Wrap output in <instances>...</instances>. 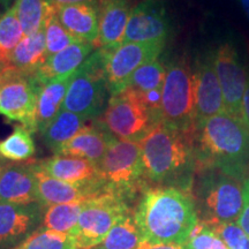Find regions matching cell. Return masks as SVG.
<instances>
[{"instance_id":"9a60e30c","label":"cell","mask_w":249,"mask_h":249,"mask_svg":"<svg viewBox=\"0 0 249 249\" xmlns=\"http://www.w3.org/2000/svg\"><path fill=\"white\" fill-rule=\"evenodd\" d=\"M44 205L0 202V249H13L42 225Z\"/></svg>"},{"instance_id":"e575fe53","label":"cell","mask_w":249,"mask_h":249,"mask_svg":"<svg viewBox=\"0 0 249 249\" xmlns=\"http://www.w3.org/2000/svg\"><path fill=\"white\" fill-rule=\"evenodd\" d=\"M229 249H249V235L236 222L208 225Z\"/></svg>"},{"instance_id":"cb8c5ba5","label":"cell","mask_w":249,"mask_h":249,"mask_svg":"<svg viewBox=\"0 0 249 249\" xmlns=\"http://www.w3.org/2000/svg\"><path fill=\"white\" fill-rule=\"evenodd\" d=\"M74 74L59 77L40 88L37 101L36 132L42 133L61 111Z\"/></svg>"},{"instance_id":"7c38bea8","label":"cell","mask_w":249,"mask_h":249,"mask_svg":"<svg viewBox=\"0 0 249 249\" xmlns=\"http://www.w3.org/2000/svg\"><path fill=\"white\" fill-rule=\"evenodd\" d=\"M164 44L126 43L112 51H104V71L110 93L123 90L126 81L138 68L158 59Z\"/></svg>"},{"instance_id":"d590c367","label":"cell","mask_w":249,"mask_h":249,"mask_svg":"<svg viewBox=\"0 0 249 249\" xmlns=\"http://www.w3.org/2000/svg\"><path fill=\"white\" fill-rule=\"evenodd\" d=\"M242 196H244V203H242L240 216L236 223L249 235V177L242 182Z\"/></svg>"},{"instance_id":"836d02e7","label":"cell","mask_w":249,"mask_h":249,"mask_svg":"<svg viewBox=\"0 0 249 249\" xmlns=\"http://www.w3.org/2000/svg\"><path fill=\"white\" fill-rule=\"evenodd\" d=\"M185 247L187 249H229L222 239L201 220L193 230Z\"/></svg>"},{"instance_id":"6da1fadb","label":"cell","mask_w":249,"mask_h":249,"mask_svg":"<svg viewBox=\"0 0 249 249\" xmlns=\"http://www.w3.org/2000/svg\"><path fill=\"white\" fill-rule=\"evenodd\" d=\"M134 216L143 241L149 244L185 245L198 223L191 193L174 187H148Z\"/></svg>"},{"instance_id":"83f0119b","label":"cell","mask_w":249,"mask_h":249,"mask_svg":"<svg viewBox=\"0 0 249 249\" xmlns=\"http://www.w3.org/2000/svg\"><path fill=\"white\" fill-rule=\"evenodd\" d=\"M23 37L24 33L14 4L0 15V62L8 65L9 58Z\"/></svg>"},{"instance_id":"5bb4252c","label":"cell","mask_w":249,"mask_h":249,"mask_svg":"<svg viewBox=\"0 0 249 249\" xmlns=\"http://www.w3.org/2000/svg\"><path fill=\"white\" fill-rule=\"evenodd\" d=\"M195 87V129L211 117L225 113V104L219 80L213 64V52L196 61Z\"/></svg>"},{"instance_id":"5b68a950","label":"cell","mask_w":249,"mask_h":249,"mask_svg":"<svg viewBox=\"0 0 249 249\" xmlns=\"http://www.w3.org/2000/svg\"><path fill=\"white\" fill-rule=\"evenodd\" d=\"M98 169L110 193L119 196L128 204L138 193L142 195L148 188L139 142L124 141L111 135Z\"/></svg>"},{"instance_id":"b9f144b4","label":"cell","mask_w":249,"mask_h":249,"mask_svg":"<svg viewBox=\"0 0 249 249\" xmlns=\"http://www.w3.org/2000/svg\"><path fill=\"white\" fill-rule=\"evenodd\" d=\"M12 2H13V0H0V5L5 6V7H8Z\"/></svg>"},{"instance_id":"4316f807","label":"cell","mask_w":249,"mask_h":249,"mask_svg":"<svg viewBox=\"0 0 249 249\" xmlns=\"http://www.w3.org/2000/svg\"><path fill=\"white\" fill-rule=\"evenodd\" d=\"M87 201L50 205L44 211V217H43L40 227L49 231L71 234L79 220Z\"/></svg>"},{"instance_id":"7bdbcfd3","label":"cell","mask_w":249,"mask_h":249,"mask_svg":"<svg viewBox=\"0 0 249 249\" xmlns=\"http://www.w3.org/2000/svg\"><path fill=\"white\" fill-rule=\"evenodd\" d=\"M6 66H7V64H5V62H0V73H1L2 70H4Z\"/></svg>"},{"instance_id":"f546056e","label":"cell","mask_w":249,"mask_h":249,"mask_svg":"<svg viewBox=\"0 0 249 249\" xmlns=\"http://www.w3.org/2000/svg\"><path fill=\"white\" fill-rule=\"evenodd\" d=\"M167 67L163 62L155 59L138 68L129 79L126 81L124 88H132L136 91L145 92L154 89L163 88Z\"/></svg>"},{"instance_id":"44dd1931","label":"cell","mask_w":249,"mask_h":249,"mask_svg":"<svg viewBox=\"0 0 249 249\" xmlns=\"http://www.w3.org/2000/svg\"><path fill=\"white\" fill-rule=\"evenodd\" d=\"M95 50L96 48L92 43L81 40L58 53L49 55L45 64L35 74L36 80L43 87L59 77L76 73Z\"/></svg>"},{"instance_id":"d4e9b609","label":"cell","mask_w":249,"mask_h":249,"mask_svg":"<svg viewBox=\"0 0 249 249\" xmlns=\"http://www.w3.org/2000/svg\"><path fill=\"white\" fill-rule=\"evenodd\" d=\"M88 120V118L61 108L54 119L42 132L46 147L55 152L65 143L73 139L86 126Z\"/></svg>"},{"instance_id":"7402d4cb","label":"cell","mask_w":249,"mask_h":249,"mask_svg":"<svg viewBox=\"0 0 249 249\" xmlns=\"http://www.w3.org/2000/svg\"><path fill=\"white\" fill-rule=\"evenodd\" d=\"M36 163L50 177L65 182L86 183L103 179L98 166L83 158L54 155Z\"/></svg>"},{"instance_id":"8992f818","label":"cell","mask_w":249,"mask_h":249,"mask_svg":"<svg viewBox=\"0 0 249 249\" xmlns=\"http://www.w3.org/2000/svg\"><path fill=\"white\" fill-rule=\"evenodd\" d=\"M161 123L187 134L195 130L194 71L185 59L167 66L161 88Z\"/></svg>"},{"instance_id":"603a6c76","label":"cell","mask_w":249,"mask_h":249,"mask_svg":"<svg viewBox=\"0 0 249 249\" xmlns=\"http://www.w3.org/2000/svg\"><path fill=\"white\" fill-rule=\"evenodd\" d=\"M48 58L45 29L43 26L33 35H24L9 58L8 65L28 75H35Z\"/></svg>"},{"instance_id":"74e56055","label":"cell","mask_w":249,"mask_h":249,"mask_svg":"<svg viewBox=\"0 0 249 249\" xmlns=\"http://www.w3.org/2000/svg\"><path fill=\"white\" fill-rule=\"evenodd\" d=\"M241 120L249 129V79H248L247 88H246V91L244 93V98H242Z\"/></svg>"},{"instance_id":"9c48e42d","label":"cell","mask_w":249,"mask_h":249,"mask_svg":"<svg viewBox=\"0 0 249 249\" xmlns=\"http://www.w3.org/2000/svg\"><path fill=\"white\" fill-rule=\"evenodd\" d=\"M130 210L126 201L112 193L87 201L71 232L77 249H93L101 245L113 226Z\"/></svg>"},{"instance_id":"7a4b0ae2","label":"cell","mask_w":249,"mask_h":249,"mask_svg":"<svg viewBox=\"0 0 249 249\" xmlns=\"http://www.w3.org/2000/svg\"><path fill=\"white\" fill-rule=\"evenodd\" d=\"M139 144L148 181L191 193L197 171L193 134L171 128L160 121Z\"/></svg>"},{"instance_id":"f1b7e54d","label":"cell","mask_w":249,"mask_h":249,"mask_svg":"<svg viewBox=\"0 0 249 249\" xmlns=\"http://www.w3.org/2000/svg\"><path fill=\"white\" fill-rule=\"evenodd\" d=\"M31 130L26 126H17L7 139L0 143V154L6 160L23 161L33 157L36 145L31 136Z\"/></svg>"},{"instance_id":"60d3db41","label":"cell","mask_w":249,"mask_h":249,"mask_svg":"<svg viewBox=\"0 0 249 249\" xmlns=\"http://www.w3.org/2000/svg\"><path fill=\"white\" fill-rule=\"evenodd\" d=\"M9 163L8 161H5V160H0V176H1V173L4 172V170L7 167V165Z\"/></svg>"},{"instance_id":"e0dca14e","label":"cell","mask_w":249,"mask_h":249,"mask_svg":"<svg viewBox=\"0 0 249 249\" xmlns=\"http://www.w3.org/2000/svg\"><path fill=\"white\" fill-rule=\"evenodd\" d=\"M0 202L20 205L40 203L35 161L7 165L0 176Z\"/></svg>"},{"instance_id":"ba28073f","label":"cell","mask_w":249,"mask_h":249,"mask_svg":"<svg viewBox=\"0 0 249 249\" xmlns=\"http://www.w3.org/2000/svg\"><path fill=\"white\" fill-rule=\"evenodd\" d=\"M101 124L114 138L134 142L141 141L156 124L139 91L132 88L111 95Z\"/></svg>"},{"instance_id":"4dcf8cb0","label":"cell","mask_w":249,"mask_h":249,"mask_svg":"<svg viewBox=\"0 0 249 249\" xmlns=\"http://www.w3.org/2000/svg\"><path fill=\"white\" fill-rule=\"evenodd\" d=\"M44 29L46 50H48L49 55L58 53L74 43L81 42L79 38L71 35L70 31L62 26L57 15L55 7L50 2L44 18Z\"/></svg>"},{"instance_id":"ee69618b","label":"cell","mask_w":249,"mask_h":249,"mask_svg":"<svg viewBox=\"0 0 249 249\" xmlns=\"http://www.w3.org/2000/svg\"><path fill=\"white\" fill-rule=\"evenodd\" d=\"M126 1H128V2H130V4H132L133 1H139V0H126ZM140 1H142V0H140Z\"/></svg>"},{"instance_id":"d6986e66","label":"cell","mask_w":249,"mask_h":249,"mask_svg":"<svg viewBox=\"0 0 249 249\" xmlns=\"http://www.w3.org/2000/svg\"><path fill=\"white\" fill-rule=\"evenodd\" d=\"M110 139L111 134L102 124H86L73 139L59 148L54 155L83 158L99 166Z\"/></svg>"},{"instance_id":"52a82bcc","label":"cell","mask_w":249,"mask_h":249,"mask_svg":"<svg viewBox=\"0 0 249 249\" xmlns=\"http://www.w3.org/2000/svg\"><path fill=\"white\" fill-rule=\"evenodd\" d=\"M107 92L110 89L104 71V52L96 49L74 74L62 108L92 119L105 111Z\"/></svg>"},{"instance_id":"484cf974","label":"cell","mask_w":249,"mask_h":249,"mask_svg":"<svg viewBox=\"0 0 249 249\" xmlns=\"http://www.w3.org/2000/svg\"><path fill=\"white\" fill-rule=\"evenodd\" d=\"M142 241L134 211L130 210L113 226L104 241L93 249H136Z\"/></svg>"},{"instance_id":"8d00e7d4","label":"cell","mask_w":249,"mask_h":249,"mask_svg":"<svg viewBox=\"0 0 249 249\" xmlns=\"http://www.w3.org/2000/svg\"><path fill=\"white\" fill-rule=\"evenodd\" d=\"M136 249H187L185 245L177 244H149V242L142 241Z\"/></svg>"},{"instance_id":"3957f363","label":"cell","mask_w":249,"mask_h":249,"mask_svg":"<svg viewBox=\"0 0 249 249\" xmlns=\"http://www.w3.org/2000/svg\"><path fill=\"white\" fill-rule=\"evenodd\" d=\"M197 170L214 169L245 181L249 177V129L241 119L217 114L193 133Z\"/></svg>"},{"instance_id":"f35d334b","label":"cell","mask_w":249,"mask_h":249,"mask_svg":"<svg viewBox=\"0 0 249 249\" xmlns=\"http://www.w3.org/2000/svg\"><path fill=\"white\" fill-rule=\"evenodd\" d=\"M48 1L53 6H62V5L76 4V2H83V1H96V0H48Z\"/></svg>"},{"instance_id":"8fae6325","label":"cell","mask_w":249,"mask_h":249,"mask_svg":"<svg viewBox=\"0 0 249 249\" xmlns=\"http://www.w3.org/2000/svg\"><path fill=\"white\" fill-rule=\"evenodd\" d=\"M213 64L222 88L225 112L241 119L242 98L249 73L231 43H224L213 51Z\"/></svg>"},{"instance_id":"d6a6232c","label":"cell","mask_w":249,"mask_h":249,"mask_svg":"<svg viewBox=\"0 0 249 249\" xmlns=\"http://www.w3.org/2000/svg\"><path fill=\"white\" fill-rule=\"evenodd\" d=\"M13 249H77L71 234L49 231L39 227L23 242Z\"/></svg>"},{"instance_id":"2e32d148","label":"cell","mask_w":249,"mask_h":249,"mask_svg":"<svg viewBox=\"0 0 249 249\" xmlns=\"http://www.w3.org/2000/svg\"><path fill=\"white\" fill-rule=\"evenodd\" d=\"M35 171L39 201L45 208L54 204L91 200L93 197L110 193L104 179L86 183L65 182L46 174L39 169L36 161Z\"/></svg>"},{"instance_id":"1f68e13d","label":"cell","mask_w":249,"mask_h":249,"mask_svg":"<svg viewBox=\"0 0 249 249\" xmlns=\"http://www.w3.org/2000/svg\"><path fill=\"white\" fill-rule=\"evenodd\" d=\"M18 17L24 35H33L44 26L48 0H15Z\"/></svg>"},{"instance_id":"ffe728a7","label":"cell","mask_w":249,"mask_h":249,"mask_svg":"<svg viewBox=\"0 0 249 249\" xmlns=\"http://www.w3.org/2000/svg\"><path fill=\"white\" fill-rule=\"evenodd\" d=\"M62 26L83 42L95 44L98 36L99 8L97 1L54 6Z\"/></svg>"},{"instance_id":"30bf717a","label":"cell","mask_w":249,"mask_h":249,"mask_svg":"<svg viewBox=\"0 0 249 249\" xmlns=\"http://www.w3.org/2000/svg\"><path fill=\"white\" fill-rule=\"evenodd\" d=\"M40 88L35 75H28L7 65L0 73V114L35 133Z\"/></svg>"},{"instance_id":"ac0fdd59","label":"cell","mask_w":249,"mask_h":249,"mask_svg":"<svg viewBox=\"0 0 249 249\" xmlns=\"http://www.w3.org/2000/svg\"><path fill=\"white\" fill-rule=\"evenodd\" d=\"M99 27L95 48L112 51L123 44L132 11L126 0H99Z\"/></svg>"},{"instance_id":"4fadbf2b","label":"cell","mask_w":249,"mask_h":249,"mask_svg":"<svg viewBox=\"0 0 249 249\" xmlns=\"http://www.w3.org/2000/svg\"><path fill=\"white\" fill-rule=\"evenodd\" d=\"M170 18L160 0H142L130 11L123 44H165L170 34Z\"/></svg>"},{"instance_id":"ab89813d","label":"cell","mask_w":249,"mask_h":249,"mask_svg":"<svg viewBox=\"0 0 249 249\" xmlns=\"http://www.w3.org/2000/svg\"><path fill=\"white\" fill-rule=\"evenodd\" d=\"M239 1H240L242 11L245 12L246 17H247V18L249 20V0H239Z\"/></svg>"},{"instance_id":"277c9868","label":"cell","mask_w":249,"mask_h":249,"mask_svg":"<svg viewBox=\"0 0 249 249\" xmlns=\"http://www.w3.org/2000/svg\"><path fill=\"white\" fill-rule=\"evenodd\" d=\"M191 194L198 220L207 225L233 223L240 216L244 196L242 181L214 169L196 171Z\"/></svg>"}]
</instances>
